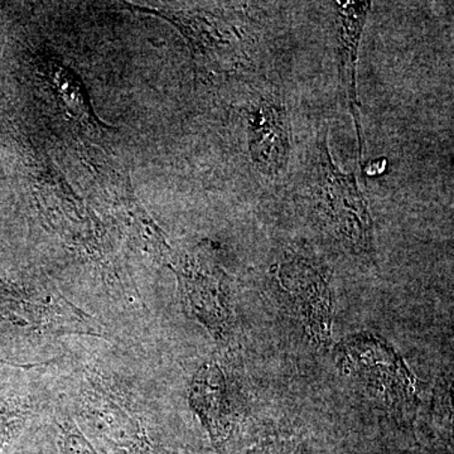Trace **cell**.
Here are the masks:
<instances>
[{
	"instance_id": "cell-5",
	"label": "cell",
	"mask_w": 454,
	"mask_h": 454,
	"mask_svg": "<svg viewBox=\"0 0 454 454\" xmlns=\"http://www.w3.org/2000/svg\"><path fill=\"white\" fill-rule=\"evenodd\" d=\"M41 454H101L74 424L59 423L52 443Z\"/></svg>"
},
{
	"instance_id": "cell-4",
	"label": "cell",
	"mask_w": 454,
	"mask_h": 454,
	"mask_svg": "<svg viewBox=\"0 0 454 454\" xmlns=\"http://www.w3.org/2000/svg\"><path fill=\"white\" fill-rule=\"evenodd\" d=\"M193 400L212 443L216 448H223L231 435L232 424L225 400L223 375L216 366H206L197 376Z\"/></svg>"
},
{
	"instance_id": "cell-6",
	"label": "cell",
	"mask_w": 454,
	"mask_h": 454,
	"mask_svg": "<svg viewBox=\"0 0 454 454\" xmlns=\"http://www.w3.org/2000/svg\"><path fill=\"white\" fill-rule=\"evenodd\" d=\"M51 82L55 83L61 95L66 107L71 109L74 115H88V104H86L85 92H82V85L74 79V74L66 68L51 67Z\"/></svg>"
},
{
	"instance_id": "cell-1",
	"label": "cell",
	"mask_w": 454,
	"mask_h": 454,
	"mask_svg": "<svg viewBox=\"0 0 454 454\" xmlns=\"http://www.w3.org/2000/svg\"><path fill=\"white\" fill-rule=\"evenodd\" d=\"M317 155L315 199L325 223L349 249L357 254L373 253L372 215L355 175L337 168L322 138Z\"/></svg>"
},
{
	"instance_id": "cell-2",
	"label": "cell",
	"mask_w": 454,
	"mask_h": 454,
	"mask_svg": "<svg viewBox=\"0 0 454 454\" xmlns=\"http://www.w3.org/2000/svg\"><path fill=\"white\" fill-rule=\"evenodd\" d=\"M334 4L340 20L339 38L340 85L348 98L349 113L356 125L358 153L360 158H363V128H361L360 100L357 97L356 70L358 47H360L361 35H363L372 2H336Z\"/></svg>"
},
{
	"instance_id": "cell-7",
	"label": "cell",
	"mask_w": 454,
	"mask_h": 454,
	"mask_svg": "<svg viewBox=\"0 0 454 454\" xmlns=\"http://www.w3.org/2000/svg\"><path fill=\"white\" fill-rule=\"evenodd\" d=\"M25 414L0 406V450L18 437L25 427Z\"/></svg>"
},
{
	"instance_id": "cell-3",
	"label": "cell",
	"mask_w": 454,
	"mask_h": 454,
	"mask_svg": "<svg viewBox=\"0 0 454 454\" xmlns=\"http://www.w3.org/2000/svg\"><path fill=\"white\" fill-rule=\"evenodd\" d=\"M249 146L256 168L264 175H277L286 167L289 134L283 107L268 101L255 107L249 121Z\"/></svg>"
}]
</instances>
